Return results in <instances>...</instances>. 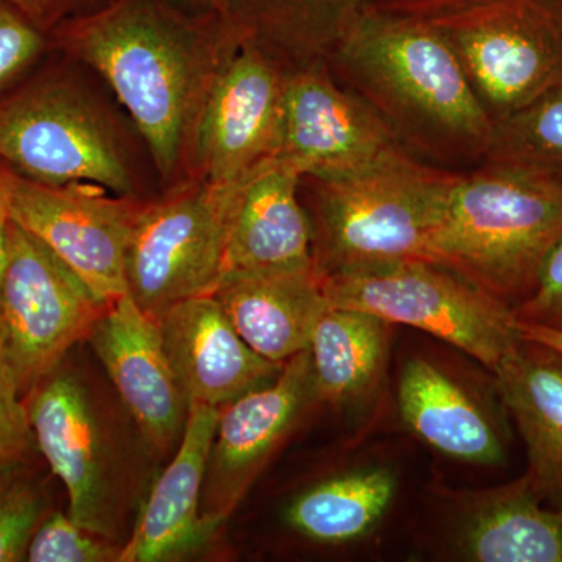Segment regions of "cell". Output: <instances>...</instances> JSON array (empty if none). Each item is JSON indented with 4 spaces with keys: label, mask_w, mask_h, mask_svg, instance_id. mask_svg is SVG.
I'll use <instances>...</instances> for the list:
<instances>
[{
    "label": "cell",
    "mask_w": 562,
    "mask_h": 562,
    "mask_svg": "<svg viewBox=\"0 0 562 562\" xmlns=\"http://www.w3.org/2000/svg\"><path fill=\"white\" fill-rule=\"evenodd\" d=\"M525 449L532 486L562 508V353L524 338L494 373Z\"/></svg>",
    "instance_id": "obj_22"
},
{
    "label": "cell",
    "mask_w": 562,
    "mask_h": 562,
    "mask_svg": "<svg viewBox=\"0 0 562 562\" xmlns=\"http://www.w3.org/2000/svg\"><path fill=\"white\" fill-rule=\"evenodd\" d=\"M0 162L38 183L132 192L113 132L90 103L63 85H41L0 103Z\"/></svg>",
    "instance_id": "obj_9"
},
{
    "label": "cell",
    "mask_w": 562,
    "mask_h": 562,
    "mask_svg": "<svg viewBox=\"0 0 562 562\" xmlns=\"http://www.w3.org/2000/svg\"><path fill=\"white\" fill-rule=\"evenodd\" d=\"M397 492V476L387 465H362L314 484L290 503L284 522L321 546L361 541L384 519Z\"/></svg>",
    "instance_id": "obj_24"
},
{
    "label": "cell",
    "mask_w": 562,
    "mask_h": 562,
    "mask_svg": "<svg viewBox=\"0 0 562 562\" xmlns=\"http://www.w3.org/2000/svg\"><path fill=\"white\" fill-rule=\"evenodd\" d=\"M420 20L452 46L494 122L562 81V0H472Z\"/></svg>",
    "instance_id": "obj_7"
},
{
    "label": "cell",
    "mask_w": 562,
    "mask_h": 562,
    "mask_svg": "<svg viewBox=\"0 0 562 562\" xmlns=\"http://www.w3.org/2000/svg\"><path fill=\"white\" fill-rule=\"evenodd\" d=\"M231 21L169 0H113L61 24L69 49L109 81L165 177L191 139L214 68L203 50Z\"/></svg>",
    "instance_id": "obj_1"
},
{
    "label": "cell",
    "mask_w": 562,
    "mask_h": 562,
    "mask_svg": "<svg viewBox=\"0 0 562 562\" xmlns=\"http://www.w3.org/2000/svg\"><path fill=\"white\" fill-rule=\"evenodd\" d=\"M121 550L110 539L74 522L69 514L52 513L33 532L25 561L120 562Z\"/></svg>",
    "instance_id": "obj_28"
},
{
    "label": "cell",
    "mask_w": 562,
    "mask_h": 562,
    "mask_svg": "<svg viewBox=\"0 0 562 562\" xmlns=\"http://www.w3.org/2000/svg\"><path fill=\"white\" fill-rule=\"evenodd\" d=\"M33 443L25 398L0 360V475L22 468Z\"/></svg>",
    "instance_id": "obj_29"
},
{
    "label": "cell",
    "mask_w": 562,
    "mask_h": 562,
    "mask_svg": "<svg viewBox=\"0 0 562 562\" xmlns=\"http://www.w3.org/2000/svg\"><path fill=\"white\" fill-rule=\"evenodd\" d=\"M301 177L273 160L239 181L224 273L303 268L316 262L312 224L297 198Z\"/></svg>",
    "instance_id": "obj_20"
},
{
    "label": "cell",
    "mask_w": 562,
    "mask_h": 562,
    "mask_svg": "<svg viewBox=\"0 0 562 562\" xmlns=\"http://www.w3.org/2000/svg\"><path fill=\"white\" fill-rule=\"evenodd\" d=\"M214 299L244 341L266 360L286 362L308 349L330 308L324 276L312 266L224 273Z\"/></svg>",
    "instance_id": "obj_18"
},
{
    "label": "cell",
    "mask_w": 562,
    "mask_h": 562,
    "mask_svg": "<svg viewBox=\"0 0 562 562\" xmlns=\"http://www.w3.org/2000/svg\"><path fill=\"white\" fill-rule=\"evenodd\" d=\"M239 183L201 180L140 206L125 260L127 294L150 317L213 294L225 271Z\"/></svg>",
    "instance_id": "obj_8"
},
{
    "label": "cell",
    "mask_w": 562,
    "mask_h": 562,
    "mask_svg": "<svg viewBox=\"0 0 562 562\" xmlns=\"http://www.w3.org/2000/svg\"><path fill=\"white\" fill-rule=\"evenodd\" d=\"M457 177L401 149L319 180L314 261L322 276L397 261H435Z\"/></svg>",
    "instance_id": "obj_3"
},
{
    "label": "cell",
    "mask_w": 562,
    "mask_h": 562,
    "mask_svg": "<svg viewBox=\"0 0 562 562\" xmlns=\"http://www.w3.org/2000/svg\"><path fill=\"white\" fill-rule=\"evenodd\" d=\"M38 238L13 220L0 281V360L22 397L90 338L109 308Z\"/></svg>",
    "instance_id": "obj_6"
},
{
    "label": "cell",
    "mask_w": 562,
    "mask_h": 562,
    "mask_svg": "<svg viewBox=\"0 0 562 562\" xmlns=\"http://www.w3.org/2000/svg\"><path fill=\"white\" fill-rule=\"evenodd\" d=\"M452 549L462 561L562 562V508L543 501L527 473L460 492Z\"/></svg>",
    "instance_id": "obj_19"
},
{
    "label": "cell",
    "mask_w": 562,
    "mask_h": 562,
    "mask_svg": "<svg viewBox=\"0 0 562 562\" xmlns=\"http://www.w3.org/2000/svg\"><path fill=\"white\" fill-rule=\"evenodd\" d=\"M16 173L9 166L0 162V281H2L3 268L7 258V236L11 222V191H13Z\"/></svg>",
    "instance_id": "obj_34"
},
{
    "label": "cell",
    "mask_w": 562,
    "mask_h": 562,
    "mask_svg": "<svg viewBox=\"0 0 562 562\" xmlns=\"http://www.w3.org/2000/svg\"><path fill=\"white\" fill-rule=\"evenodd\" d=\"M372 7V0H231V16L246 31L261 29L338 41Z\"/></svg>",
    "instance_id": "obj_26"
},
{
    "label": "cell",
    "mask_w": 562,
    "mask_h": 562,
    "mask_svg": "<svg viewBox=\"0 0 562 562\" xmlns=\"http://www.w3.org/2000/svg\"><path fill=\"white\" fill-rule=\"evenodd\" d=\"M319 402L310 350L284 362L272 383L221 409L202 492V517L214 530L231 519L266 462L302 414Z\"/></svg>",
    "instance_id": "obj_12"
},
{
    "label": "cell",
    "mask_w": 562,
    "mask_h": 562,
    "mask_svg": "<svg viewBox=\"0 0 562 562\" xmlns=\"http://www.w3.org/2000/svg\"><path fill=\"white\" fill-rule=\"evenodd\" d=\"M328 302L457 347L491 373L524 341L516 314L494 294L435 261H397L324 276Z\"/></svg>",
    "instance_id": "obj_5"
},
{
    "label": "cell",
    "mask_w": 562,
    "mask_h": 562,
    "mask_svg": "<svg viewBox=\"0 0 562 562\" xmlns=\"http://www.w3.org/2000/svg\"><path fill=\"white\" fill-rule=\"evenodd\" d=\"M397 149L386 124L325 76L286 79L276 160L316 179L355 171Z\"/></svg>",
    "instance_id": "obj_14"
},
{
    "label": "cell",
    "mask_w": 562,
    "mask_h": 562,
    "mask_svg": "<svg viewBox=\"0 0 562 562\" xmlns=\"http://www.w3.org/2000/svg\"><path fill=\"white\" fill-rule=\"evenodd\" d=\"M487 161L562 179V81L494 122Z\"/></svg>",
    "instance_id": "obj_25"
},
{
    "label": "cell",
    "mask_w": 562,
    "mask_h": 562,
    "mask_svg": "<svg viewBox=\"0 0 562 562\" xmlns=\"http://www.w3.org/2000/svg\"><path fill=\"white\" fill-rule=\"evenodd\" d=\"M390 322L360 310L330 306L310 342L317 398L336 406L368 402L382 384Z\"/></svg>",
    "instance_id": "obj_23"
},
{
    "label": "cell",
    "mask_w": 562,
    "mask_h": 562,
    "mask_svg": "<svg viewBox=\"0 0 562 562\" xmlns=\"http://www.w3.org/2000/svg\"><path fill=\"white\" fill-rule=\"evenodd\" d=\"M88 183H38L16 176L11 220L72 269L102 302L127 294L125 260L139 205Z\"/></svg>",
    "instance_id": "obj_11"
},
{
    "label": "cell",
    "mask_w": 562,
    "mask_h": 562,
    "mask_svg": "<svg viewBox=\"0 0 562 562\" xmlns=\"http://www.w3.org/2000/svg\"><path fill=\"white\" fill-rule=\"evenodd\" d=\"M397 403L403 425L443 457L476 465L505 460V441L491 414L431 361L405 362Z\"/></svg>",
    "instance_id": "obj_21"
},
{
    "label": "cell",
    "mask_w": 562,
    "mask_h": 562,
    "mask_svg": "<svg viewBox=\"0 0 562 562\" xmlns=\"http://www.w3.org/2000/svg\"><path fill=\"white\" fill-rule=\"evenodd\" d=\"M22 469L0 475V562L25 561L33 532L46 513L43 492Z\"/></svg>",
    "instance_id": "obj_27"
},
{
    "label": "cell",
    "mask_w": 562,
    "mask_h": 562,
    "mask_svg": "<svg viewBox=\"0 0 562 562\" xmlns=\"http://www.w3.org/2000/svg\"><path fill=\"white\" fill-rule=\"evenodd\" d=\"M154 319L188 405L222 409L283 371L284 362L266 360L244 341L211 294L173 303Z\"/></svg>",
    "instance_id": "obj_15"
},
{
    "label": "cell",
    "mask_w": 562,
    "mask_h": 562,
    "mask_svg": "<svg viewBox=\"0 0 562 562\" xmlns=\"http://www.w3.org/2000/svg\"><path fill=\"white\" fill-rule=\"evenodd\" d=\"M22 16L27 18L40 31L55 24L87 16L103 9L113 0H2Z\"/></svg>",
    "instance_id": "obj_32"
},
{
    "label": "cell",
    "mask_w": 562,
    "mask_h": 562,
    "mask_svg": "<svg viewBox=\"0 0 562 562\" xmlns=\"http://www.w3.org/2000/svg\"><path fill=\"white\" fill-rule=\"evenodd\" d=\"M25 406L36 447L68 491L70 519L114 541L109 457L83 384L55 371L29 392Z\"/></svg>",
    "instance_id": "obj_13"
},
{
    "label": "cell",
    "mask_w": 562,
    "mask_h": 562,
    "mask_svg": "<svg viewBox=\"0 0 562 562\" xmlns=\"http://www.w3.org/2000/svg\"><path fill=\"white\" fill-rule=\"evenodd\" d=\"M468 2L472 0H372L373 9L414 18H430Z\"/></svg>",
    "instance_id": "obj_33"
},
{
    "label": "cell",
    "mask_w": 562,
    "mask_h": 562,
    "mask_svg": "<svg viewBox=\"0 0 562 562\" xmlns=\"http://www.w3.org/2000/svg\"><path fill=\"white\" fill-rule=\"evenodd\" d=\"M517 324H519V330L524 338L528 341L542 344V346L562 353V331L541 327V325L525 324V322L519 321H517Z\"/></svg>",
    "instance_id": "obj_36"
},
{
    "label": "cell",
    "mask_w": 562,
    "mask_h": 562,
    "mask_svg": "<svg viewBox=\"0 0 562 562\" xmlns=\"http://www.w3.org/2000/svg\"><path fill=\"white\" fill-rule=\"evenodd\" d=\"M169 2L194 14L232 18L231 0H169Z\"/></svg>",
    "instance_id": "obj_35"
},
{
    "label": "cell",
    "mask_w": 562,
    "mask_h": 562,
    "mask_svg": "<svg viewBox=\"0 0 562 562\" xmlns=\"http://www.w3.org/2000/svg\"><path fill=\"white\" fill-rule=\"evenodd\" d=\"M517 321L562 331V238L547 255L535 290L514 308Z\"/></svg>",
    "instance_id": "obj_31"
},
{
    "label": "cell",
    "mask_w": 562,
    "mask_h": 562,
    "mask_svg": "<svg viewBox=\"0 0 562 562\" xmlns=\"http://www.w3.org/2000/svg\"><path fill=\"white\" fill-rule=\"evenodd\" d=\"M338 44L349 68L394 109L486 151L494 120L452 46L427 21L372 7Z\"/></svg>",
    "instance_id": "obj_4"
},
{
    "label": "cell",
    "mask_w": 562,
    "mask_h": 562,
    "mask_svg": "<svg viewBox=\"0 0 562 562\" xmlns=\"http://www.w3.org/2000/svg\"><path fill=\"white\" fill-rule=\"evenodd\" d=\"M43 49V36L20 11L0 0V88L9 85Z\"/></svg>",
    "instance_id": "obj_30"
},
{
    "label": "cell",
    "mask_w": 562,
    "mask_h": 562,
    "mask_svg": "<svg viewBox=\"0 0 562 562\" xmlns=\"http://www.w3.org/2000/svg\"><path fill=\"white\" fill-rule=\"evenodd\" d=\"M88 341L144 438L168 450L183 432L188 402L157 322L125 294L110 303Z\"/></svg>",
    "instance_id": "obj_16"
},
{
    "label": "cell",
    "mask_w": 562,
    "mask_h": 562,
    "mask_svg": "<svg viewBox=\"0 0 562 562\" xmlns=\"http://www.w3.org/2000/svg\"><path fill=\"white\" fill-rule=\"evenodd\" d=\"M562 238V179L487 161L457 177L435 260L516 308Z\"/></svg>",
    "instance_id": "obj_2"
},
{
    "label": "cell",
    "mask_w": 562,
    "mask_h": 562,
    "mask_svg": "<svg viewBox=\"0 0 562 562\" xmlns=\"http://www.w3.org/2000/svg\"><path fill=\"white\" fill-rule=\"evenodd\" d=\"M221 409L188 405L179 449L151 487L120 562L177 561L213 541L202 517V492Z\"/></svg>",
    "instance_id": "obj_17"
},
{
    "label": "cell",
    "mask_w": 562,
    "mask_h": 562,
    "mask_svg": "<svg viewBox=\"0 0 562 562\" xmlns=\"http://www.w3.org/2000/svg\"><path fill=\"white\" fill-rule=\"evenodd\" d=\"M232 50L211 70L191 136L203 180L220 184L239 183L276 160L283 128L286 79L249 32Z\"/></svg>",
    "instance_id": "obj_10"
}]
</instances>
